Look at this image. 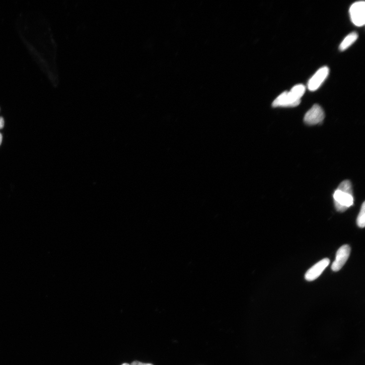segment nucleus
Masks as SVG:
<instances>
[{"mask_svg": "<svg viewBox=\"0 0 365 365\" xmlns=\"http://www.w3.org/2000/svg\"><path fill=\"white\" fill-rule=\"evenodd\" d=\"M353 194L352 186L349 180L340 184L333 195L335 207L338 212H345L354 205Z\"/></svg>", "mask_w": 365, "mask_h": 365, "instance_id": "nucleus-1", "label": "nucleus"}, {"mask_svg": "<svg viewBox=\"0 0 365 365\" xmlns=\"http://www.w3.org/2000/svg\"><path fill=\"white\" fill-rule=\"evenodd\" d=\"M351 20L355 26L362 27L365 23V3L358 1L352 4L350 9Z\"/></svg>", "mask_w": 365, "mask_h": 365, "instance_id": "nucleus-2", "label": "nucleus"}, {"mask_svg": "<svg viewBox=\"0 0 365 365\" xmlns=\"http://www.w3.org/2000/svg\"><path fill=\"white\" fill-rule=\"evenodd\" d=\"M325 118V113L322 108L318 104L314 105L306 113L304 121L309 126L320 124Z\"/></svg>", "mask_w": 365, "mask_h": 365, "instance_id": "nucleus-3", "label": "nucleus"}, {"mask_svg": "<svg viewBox=\"0 0 365 365\" xmlns=\"http://www.w3.org/2000/svg\"><path fill=\"white\" fill-rule=\"evenodd\" d=\"M301 100H298L290 91H285L278 96L273 103V106L278 107H295L298 106Z\"/></svg>", "mask_w": 365, "mask_h": 365, "instance_id": "nucleus-4", "label": "nucleus"}, {"mask_svg": "<svg viewBox=\"0 0 365 365\" xmlns=\"http://www.w3.org/2000/svg\"><path fill=\"white\" fill-rule=\"evenodd\" d=\"M351 251V247L348 245H344L338 249L335 260L331 266L333 272H338L342 269L350 257Z\"/></svg>", "mask_w": 365, "mask_h": 365, "instance_id": "nucleus-5", "label": "nucleus"}, {"mask_svg": "<svg viewBox=\"0 0 365 365\" xmlns=\"http://www.w3.org/2000/svg\"><path fill=\"white\" fill-rule=\"evenodd\" d=\"M329 74V69L327 66L320 68L310 78L308 83V89L311 91L317 90L323 84Z\"/></svg>", "mask_w": 365, "mask_h": 365, "instance_id": "nucleus-6", "label": "nucleus"}, {"mask_svg": "<svg viewBox=\"0 0 365 365\" xmlns=\"http://www.w3.org/2000/svg\"><path fill=\"white\" fill-rule=\"evenodd\" d=\"M330 262L329 259L325 258L316 263L306 272L305 275L306 280L313 281L318 278L326 269Z\"/></svg>", "mask_w": 365, "mask_h": 365, "instance_id": "nucleus-7", "label": "nucleus"}, {"mask_svg": "<svg viewBox=\"0 0 365 365\" xmlns=\"http://www.w3.org/2000/svg\"><path fill=\"white\" fill-rule=\"evenodd\" d=\"M358 38V35L356 32H352L349 34L341 43L339 49L340 51L344 52L347 50L352 44H353Z\"/></svg>", "mask_w": 365, "mask_h": 365, "instance_id": "nucleus-8", "label": "nucleus"}, {"mask_svg": "<svg viewBox=\"0 0 365 365\" xmlns=\"http://www.w3.org/2000/svg\"><path fill=\"white\" fill-rule=\"evenodd\" d=\"M357 224L360 228H364L365 225V203H363L357 220Z\"/></svg>", "mask_w": 365, "mask_h": 365, "instance_id": "nucleus-9", "label": "nucleus"}, {"mask_svg": "<svg viewBox=\"0 0 365 365\" xmlns=\"http://www.w3.org/2000/svg\"><path fill=\"white\" fill-rule=\"evenodd\" d=\"M4 127V120L2 117H0V130L2 129Z\"/></svg>", "mask_w": 365, "mask_h": 365, "instance_id": "nucleus-10", "label": "nucleus"}, {"mask_svg": "<svg viewBox=\"0 0 365 365\" xmlns=\"http://www.w3.org/2000/svg\"><path fill=\"white\" fill-rule=\"evenodd\" d=\"M148 364L143 363L139 361H134L131 365H147Z\"/></svg>", "mask_w": 365, "mask_h": 365, "instance_id": "nucleus-11", "label": "nucleus"}, {"mask_svg": "<svg viewBox=\"0 0 365 365\" xmlns=\"http://www.w3.org/2000/svg\"><path fill=\"white\" fill-rule=\"evenodd\" d=\"M2 142V135L1 133H0V145L1 144Z\"/></svg>", "mask_w": 365, "mask_h": 365, "instance_id": "nucleus-12", "label": "nucleus"}, {"mask_svg": "<svg viewBox=\"0 0 365 365\" xmlns=\"http://www.w3.org/2000/svg\"><path fill=\"white\" fill-rule=\"evenodd\" d=\"M130 365V364H129L128 363H124V364H123V365Z\"/></svg>", "mask_w": 365, "mask_h": 365, "instance_id": "nucleus-13", "label": "nucleus"}, {"mask_svg": "<svg viewBox=\"0 0 365 365\" xmlns=\"http://www.w3.org/2000/svg\"><path fill=\"white\" fill-rule=\"evenodd\" d=\"M147 365H153L151 364H148Z\"/></svg>", "mask_w": 365, "mask_h": 365, "instance_id": "nucleus-14", "label": "nucleus"}]
</instances>
